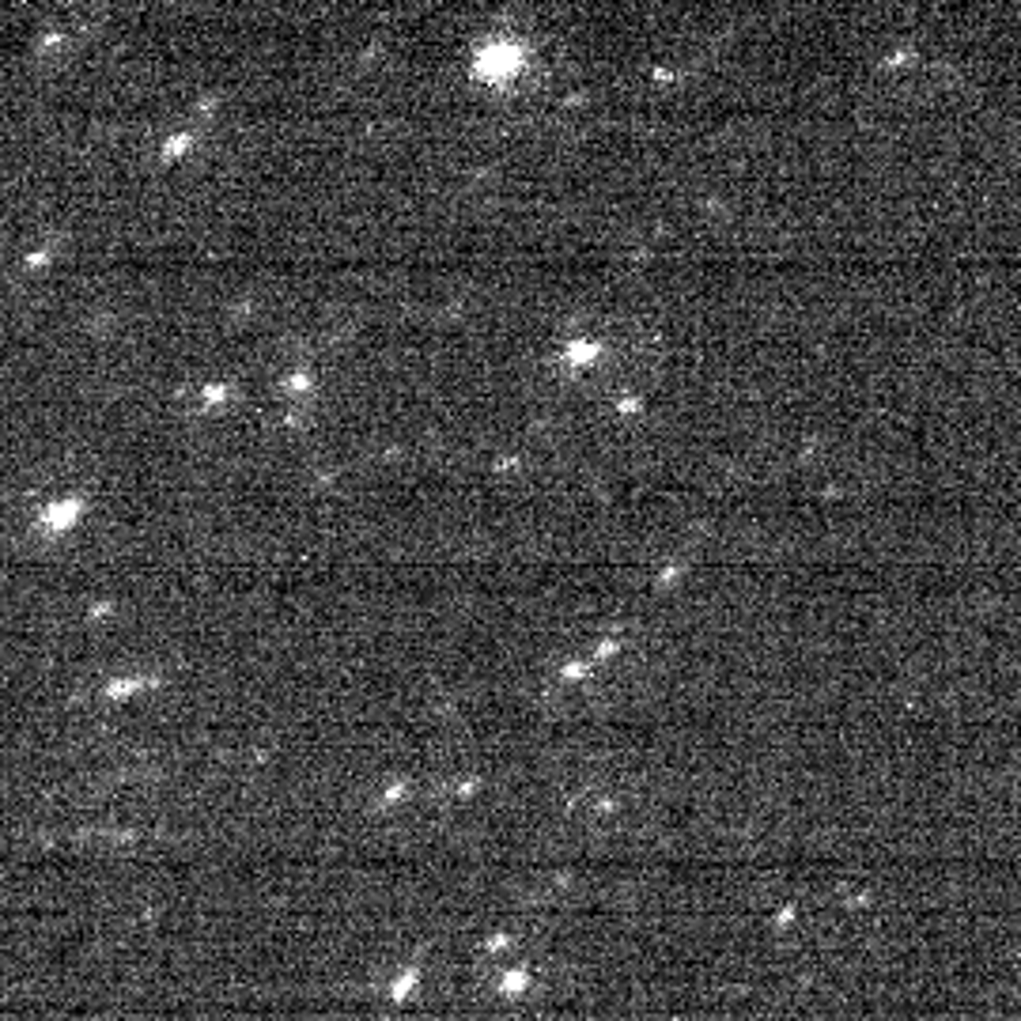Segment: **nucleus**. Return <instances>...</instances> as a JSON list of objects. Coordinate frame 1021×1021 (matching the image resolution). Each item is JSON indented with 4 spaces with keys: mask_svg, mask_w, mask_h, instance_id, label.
I'll return each mask as SVG.
<instances>
[]
</instances>
